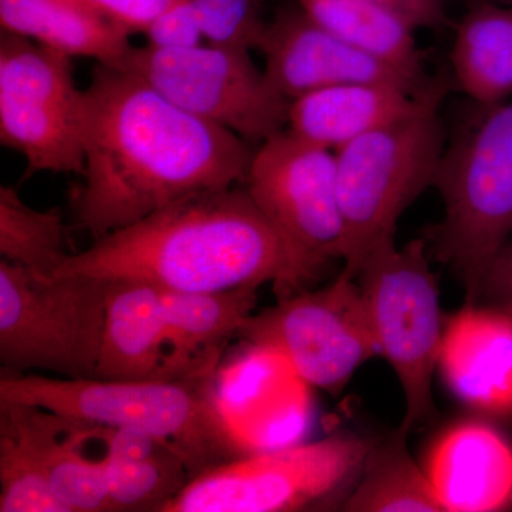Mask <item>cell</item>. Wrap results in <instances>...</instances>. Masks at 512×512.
I'll list each match as a JSON object with an SVG mask.
<instances>
[{
  "label": "cell",
  "instance_id": "obj_31",
  "mask_svg": "<svg viewBox=\"0 0 512 512\" xmlns=\"http://www.w3.org/2000/svg\"><path fill=\"white\" fill-rule=\"evenodd\" d=\"M478 303L493 306L512 315V276L481 286Z\"/></svg>",
  "mask_w": 512,
  "mask_h": 512
},
{
  "label": "cell",
  "instance_id": "obj_1",
  "mask_svg": "<svg viewBox=\"0 0 512 512\" xmlns=\"http://www.w3.org/2000/svg\"><path fill=\"white\" fill-rule=\"evenodd\" d=\"M86 93L79 227L103 238L195 192L245 184L255 150L146 80L99 63Z\"/></svg>",
  "mask_w": 512,
  "mask_h": 512
},
{
  "label": "cell",
  "instance_id": "obj_22",
  "mask_svg": "<svg viewBox=\"0 0 512 512\" xmlns=\"http://www.w3.org/2000/svg\"><path fill=\"white\" fill-rule=\"evenodd\" d=\"M451 66L474 103H504L512 94V6L470 0L456 26Z\"/></svg>",
  "mask_w": 512,
  "mask_h": 512
},
{
  "label": "cell",
  "instance_id": "obj_16",
  "mask_svg": "<svg viewBox=\"0 0 512 512\" xmlns=\"http://www.w3.org/2000/svg\"><path fill=\"white\" fill-rule=\"evenodd\" d=\"M107 281L109 291L94 379H174L160 288L128 279Z\"/></svg>",
  "mask_w": 512,
  "mask_h": 512
},
{
  "label": "cell",
  "instance_id": "obj_11",
  "mask_svg": "<svg viewBox=\"0 0 512 512\" xmlns=\"http://www.w3.org/2000/svg\"><path fill=\"white\" fill-rule=\"evenodd\" d=\"M117 67L137 74L181 109L261 144L285 130L291 101L281 96L251 50L202 43L188 49L131 47Z\"/></svg>",
  "mask_w": 512,
  "mask_h": 512
},
{
  "label": "cell",
  "instance_id": "obj_12",
  "mask_svg": "<svg viewBox=\"0 0 512 512\" xmlns=\"http://www.w3.org/2000/svg\"><path fill=\"white\" fill-rule=\"evenodd\" d=\"M254 349L284 357L303 383L338 396L357 369L380 356L362 291L340 272L319 291H298L258 315L238 333Z\"/></svg>",
  "mask_w": 512,
  "mask_h": 512
},
{
  "label": "cell",
  "instance_id": "obj_25",
  "mask_svg": "<svg viewBox=\"0 0 512 512\" xmlns=\"http://www.w3.org/2000/svg\"><path fill=\"white\" fill-rule=\"evenodd\" d=\"M66 231L59 208L29 207L12 187H0V256L45 278L66 258Z\"/></svg>",
  "mask_w": 512,
  "mask_h": 512
},
{
  "label": "cell",
  "instance_id": "obj_17",
  "mask_svg": "<svg viewBox=\"0 0 512 512\" xmlns=\"http://www.w3.org/2000/svg\"><path fill=\"white\" fill-rule=\"evenodd\" d=\"M419 92L387 83H349L328 87L291 101L288 130L296 136L338 151L394 121L414 113L429 90Z\"/></svg>",
  "mask_w": 512,
  "mask_h": 512
},
{
  "label": "cell",
  "instance_id": "obj_9",
  "mask_svg": "<svg viewBox=\"0 0 512 512\" xmlns=\"http://www.w3.org/2000/svg\"><path fill=\"white\" fill-rule=\"evenodd\" d=\"M72 59L28 37L0 36V143L25 158L28 175H83L86 93Z\"/></svg>",
  "mask_w": 512,
  "mask_h": 512
},
{
  "label": "cell",
  "instance_id": "obj_21",
  "mask_svg": "<svg viewBox=\"0 0 512 512\" xmlns=\"http://www.w3.org/2000/svg\"><path fill=\"white\" fill-rule=\"evenodd\" d=\"M2 32L70 57L117 66L130 52V33L80 0H0Z\"/></svg>",
  "mask_w": 512,
  "mask_h": 512
},
{
  "label": "cell",
  "instance_id": "obj_20",
  "mask_svg": "<svg viewBox=\"0 0 512 512\" xmlns=\"http://www.w3.org/2000/svg\"><path fill=\"white\" fill-rule=\"evenodd\" d=\"M96 440L106 447L110 512H163L192 480L180 453L144 431L96 426Z\"/></svg>",
  "mask_w": 512,
  "mask_h": 512
},
{
  "label": "cell",
  "instance_id": "obj_23",
  "mask_svg": "<svg viewBox=\"0 0 512 512\" xmlns=\"http://www.w3.org/2000/svg\"><path fill=\"white\" fill-rule=\"evenodd\" d=\"M322 28L366 55L402 73L417 86L423 74V52L406 20L373 0H295Z\"/></svg>",
  "mask_w": 512,
  "mask_h": 512
},
{
  "label": "cell",
  "instance_id": "obj_28",
  "mask_svg": "<svg viewBox=\"0 0 512 512\" xmlns=\"http://www.w3.org/2000/svg\"><path fill=\"white\" fill-rule=\"evenodd\" d=\"M143 35L147 46L164 50L188 49L207 42L190 0H177L151 22Z\"/></svg>",
  "mask_w": 512,
  "mask_h": 512
},
{
  "label": "cell",
  "instance_id": "obj_30",
  "mask_svg": "<svg viewBox=\"0 0 512 512\" xmlns=\"http://www.w3.org/2000/svg\"><path fill=\"white\" fill-rule=\"evenodd\" d=\"M406 20L414 30L440 29L447 25L450 0H373Z\"/></svg>",
  "mask_w": 512,
  "mask_h": 512
},
{
  "label": "cell",
  "instance_id": "obj_29",
  "mask_svg": "<svg viewBox=\"0 0 512 512\" xmlns=\"http://www.w3.org/2000/svg\"><path fill=\"white\" fill-rule=\"evenodd\" d=\"M133 35L144 33L154 19L177 0H80Z\"/></svg>",
  "mask_w": 512,
  "mask_h": 512
},
{
  "label": "cell",
  "instance_id": "obj_14",
  "mask_svg": "<svg viewBox=\"0 0 512 512\" xmlns=\"http://www.w3.org/2000/svg\"><path fill=\"white\" fill-rule=\"evenodd\" d=\"M439 367L450 392L477 412L512 420V315L466 303L447 319Z\"/></svg>",
  "mask_w": 512,
  "mask_h": 512
},
{
  "label": "cell",
  "instance_id": "obj_18",
  "mask_svg": "<svg viewBox=\"0 0 512 512\" xmlns=\"http://www.w3.org/2000/svg\"><path fill=\"white\" fill-rule=\"evenodd\" d=\"M256 286L217 292L161 291L174 379L215 375L229 340L255 311Z\"/></svg>",
  "mask_w": 512,
  "mask_h": 512
},
{
  "label": "cell",
  "instance_id": "obj_26",
  "mask_svg": "<svg viewBox=\"0 0 512 512\" xmlns=\"http://www.w3.org/2000/svg\"><path fill=\"white\" fill-rule=\"evenodd\" d=\"M90 440H96V426L70 419L50 453L47 478L69 512H110L106 463L87 456Z\"/></svg>",
  "mask_w": 512,
  "mask_h": 512
},
{
  "label": "cell",
  "instance_id": "obj_7",
  "mask_svg": "<svg viewBox=\"0 0 512 512\" xmlns=\"http://www.w3.org/2000/svg\"><path fill=\"white\" fill-rule=\"evenodd\" d=\"M356 279L380 356L402 384L406 412L399 429L410 434L437 416L431 384L444 329L427 242L413 239L399 248L396 238L384 239L367 254Z\"/></svg>",
  "mask_w": 512,
  "mask_h": 512
},
{
  "label": "cell",
  "instance_id": "obj_19",
  "mask_svg": "<svg viewBox=\"0 0 512 512\" xmlns=\"http://www.w3.org/2000/svg\"><path fill=\"white\" fill-rule=\"evenodd\" d=\"M70 417L0 400V512H69L47 478V464Z\"/></svg>",
  "mask_w": 512,
  "mask_h": 512
},
{
  "label": "cell",
  "instance_id": "obj_3",
  "mask_svg": "<svg viewBox=\"0 0 512 512\" xmlns=\"http://www.w3.org/2000/svg\"><path fill=\"white\" fill-rule=\"evenodd\" d=\"M214 377L107 382L2 369L0 400L94 426L144 431L173 446L195 478L254 451L222 412Z\"/></svg>",
  "mask_w": 512,
  "mask_h": 512
},
{
  "label": "cell",
  "instance_id": "obj_5",
  "mask_svg": "<svg viewBox=\"0 0 512 512\" xmlns=\"http://www.w3.org/2000/svg\"><path fill=\"white\" fill-rule=\"evenodd\" d=\"M446 150L433 187L444 217L431 228L434 256L477 303L488 266L512 234V103L480 106Z\"/></svg>",
  "mask_w": 512,
  "mask_h": 512
},
{
  "label": "cell",
  "instance_id": "obj_13",
  "mask_svg": "<svg viewBox=\"0 0 512 512\" xmlns=\"http://www.w3.org/2000/svg\"><path fill=\"white\" fill-rule=\"evenodd\" d=\"M264 72L276 92L292 101L349 83H387L419 92L402 73L332 35L295 2L285 3L266 22L258 47Z\"/></svg>",
  "mask_w": 512,
  "mask_h": 512
},
{
  "label": "cell",
  "instance_id": "obj_24",
  "mask_svg": "<svg viewBox=\"0 0 512 512\" xmlns=\"http://www.w3.org/2000/svg\"><path fill=\"white\" fill-rule=\"evenodd\" d=\"M409 434L397 429L370 448L362 473L343 504L349 512H444L424 468L409 448Z\"/></svg>",
  "mask_w": 512,
  "mask_h": 512
},
{
  "label": "cell",
  "instance_id": "obj_10",
  "mask_svg": "<svg viewBox=\"0 0 512 512\" xmlns=\"http://www.w3.org/2000/svg\"><path fill=\"white\" fill-rule=\"evenodd\" d=\"M245 187L284 242L305 285L343 258L335 151L279 131L256 148Z\"/></svg>",
  "mask_w": 512,
  "mask_h": 512
},
{
  "label": "cell",
  "instance_id": "obj_4",
  "mask_svg": "<svg viewBox=\"0 0 512 512\" xmlns=\"http://www.w3.org/2000/svg\"><path fill=\"white\" fill-rule=\"evenodd\" d=\"M446 80H431L423 104L402 120L356 138L338 151V191L345 222L343 274L356 279L367 254L396 237L404 211L434 184L446 150L440 107Z\"/></svg>",
  "mask_w": 512,
  "mask_h": 512
},
{
  "label": "cell",
  "instance_id": "obj_32",
  "mask_svg": "<svg viewBox=\"0 0 512 512\" xmlns=\"http://www.w3.org/2000/svg\"><path fill=\"white\" fill-rule=\"evenodd\" d=\"M487 2L498 3V5L512 6V0H487Z\"/></svg>",
  "mask_w": 512,
  "mask_h": 512
},
{
  "label": "cell",
  "instance_id": "obj_15",
  "mask_svg": "<svg viewBox=\"0 0 512 512\" xmlns=\"http://www.w3.org/2000/svg\"><path fill=\"white\" fill-rule=\"evenodd\" d=\"M423 468L444 512L512 510V443L487 421L448 427Z\"/></svg>",
  "mask_w": 512,
  "mask_h": 512
},
{
  "label": "cell",
  "instance_id": "obj_27",
  "mask_svg": "<svg viewBox=\"0 0 512 512\" xmlns=\"http://www.w3.org/2000/svg\"><path fill=\"white\" fill-rule=\"evenodd\" d=\"M205 40L214 45L258 50L264 36L266 0H190Z\"/></svg>",
  "mask_w": 512,
  "mask_h": 512
},
{
  "label": "cell",
  "instance_id": "obj_8",
  "mask_svg": "<svg viewBox=\"0 0 512 512\" xmlns=\"http://www.w3.org/2000/svg\"><path fill=\"white\" fill-rule=\"evenodd\" d=\"M372 444L349 436L252 451L192 478L163 512H291L353 488Z\"/></svg>",
  "mask_w": 512,
  "mask_h": 512
},
{
  "label": "cell",
  "instance_id": "obj_6",
  "mask_svg": "<svg viewBox=\"0 0 512 512\" xmlns=\"http://www.w3.org/2000/svg\"><path fill=\"white\" fill-rule=\"evenodd\" d=\"M107 291V279L45 278L0 258L2 369L94 379Z\"/></svg>",
  "mask_w": 512,
  "mask_h": 512
},
{
  "label": "cell",
  "instance_id": "obj_2",
  "mask_svg": "<svg viewBox=\"0 0 512 512\" xmlns=\"http://www.w3.org/2000/svg\"><path fill=\"white\" fill-rule=\"evenodd\" d=\"M146 282L163 291L217 292L305 282L245 184L195 192L69 254L55 276Z\"/></svg>",
  "mask_w": 512,
  "mask_h": 512
}]
</instances>
